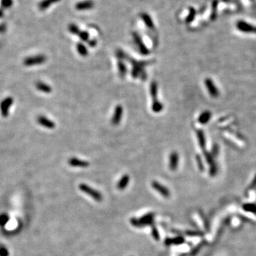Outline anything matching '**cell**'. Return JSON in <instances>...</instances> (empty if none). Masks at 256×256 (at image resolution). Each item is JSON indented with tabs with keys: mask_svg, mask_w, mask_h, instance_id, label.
I'll use <instances>...</instances> for the list:
<instances>
[{
	"mask_svg": "<svg viewBox=\"0 0 256 256\" xmlns=\"http://www.w3.org/2000/svg\"><path fill=\"white\" fill-rule=\"evenodd\" d=\"M155 214L149 213L147 214L143 215L142 218L140 219H137L132 218L130 220V223L133 225L134 226L136 227H142L144 226H147V225H152L153 224V218Z\"/></svg>",
	"mask_w": 256,
	"mask_h": 256,
	"instance_id": "cell-1",
	"label": "cell"
},
{
	"mask_svg": "<svg viewBox=\"0 0 256 256\" xmlns=\"http://www.w3.org/2000/svg\"><path fill=\"white\" fill-rule=\"evenodd\" d=\"M79 188L80 191H82L84 193H86L88 195L91 196L93 199L96 201H101L103 200V196L102 194L100 193L98 191L93 189V188H91L87 184H80L79 185Z\"/></svg>",
	"mask_w": 256,
	"mask_h": 256,
	"instance_id": "cell-2",
	"label": "cell"
},
{
	"mask_svg": "<svg viewBox=\"0 0 256 256\" xmlns=\"http://www.w3.org/2000/svg\"><path fill=\"white\" fill-rule=\"evenodd\" d=\"M47 56L44 55H37L34 56L27 57L24 60V65L26 66H33L43 64L47 61Z\"/></svg>",
	"mask_w": 256,
	"mask_h": 256,
	"instance_id": "cell-3",
	"label": "cell"
},
{
	"mask_svg": "<svg viewBox=\"0 0 256 256\" xmlns=\"http://www.w3.org/2000/svg\"><path fill=\"white\" fill-rule=\"evenodd\" d=\"M14 103V99L11 97H7L0 103V112L3 117H7L9 115V108Z\"/></svg>",
	"mask_w": 256,
	"mask_h": 256,
	"instance_id": "cell-4",
	"label": "cell"
},
{
	"mask_svg": "<svg viewBox=\"0 0 256 256\" xmlns=\"http://www.w3.org/2000/svg\"><path fill=\"white\" fill-rule=\"evenodd\" d=\"M133 38L134 41L135 42L136 45L137 46L138 49L140 52V53L144 56L148 55L149 53V50L147 49V47L145 46V44H144V42L142 41L141 37H140L139 34L137 33L134 32L133 33Z\"/></svg>",
	"mask_w": 256,
	"mask_h": 256,
	"instance_id": "cell-5",
	"label": "cell"
},
{
	"mask_svg": "<svg viewBox=\"0 0 256 256\" xmlns=\"http://www.w3.org/2000/svg\"><path fill=\"white\" fill-rule=\"evenodd\" d=\"M151 184L154 189H155L156 191H158L164 197L168 198L170 196V192H169L168 188L165 187L164 186H163L162 184H159L158 182H157V181H152Z\"/></svg>",
	"mask_w": 256,
	"mask_h": 256,
	"instance_id": "cell-6",
	"label": "cell"
},
{
	"mask_svg": "<svg viewBox=\"0 0 256 256\" xmlns=\"http://www.w3.org/2000/svg\"><path fill=\"white\" fill-rule=\"evenodd\" d=\"M122 114H123V107L121 105H117L115 107L114 113L112 117V124L113 125H117L121 122L122 117Z\"/></svg>",
	"mask_w": 256,
	"mask_h": 256,
	"instance_id": "cell-7",
	"label": "cell"
},
{
	"mask_svg": "<svg viewBox=\"0 0 256 256\" xmlns=\"http://www.w3.org/2000/svg\"><path fill=\"white\" fill-rule=\"evenodd\" d=\"M179 161V157L178 153L176 152H172L169 155V169L172 171H175L178 168Z\"/></svg>",
	"mask_w": 256,
	"mask_h": 256,
	"instance_id": "cell-8",
	"label": "cell"
},
{
	"mask_svg": "<svg viewBox=\"0 0 256 256\" xmlns=\"http://www.w3.org/2000/svg\"><path fill=\"white\" fill-rule=\"evenodd\" d=\"M37 122L40 125L47 129H53L56 127L55 122L45 116H38L37 117Z\"/></svg>",
	"mask_w": 256,
	"mask_h": 256,
	"instance_id": "cell-9",
	"label": "cell"
},
{
	"mask_svg": "<svg viewBox=\"0 0 256 256\" xmlns=\"http://www.w3.org/2000/svg\"><path fill=\"white\" fill-rule=\"evenodd\" d=\"M68 162L71 167H80V168H86V167H89L90 165L88 161L81 160V159L76 158V157H72V158L69 159Z\"/></svg>",
	"mask_w": 256,
	"mask_h": 256,
	"instance_id": "cell-10",
	"label": "cell"
},
{
	"mask_svg": "<svg viewBox=\"0 0 256 256\" xmlns=\"http://www.w3.org/2000/svg\"><path fill=\"white\" fill-rule=\"evenodd\" d=\"M205 84L208 90H209V93H210V95H212L213 97H215V96H217V95H218V90H217V88H215V85L213 84L212 80L210 79V78H206L205 80Z\"/></svg>",
	"mask_w": 256,
	"mask_h": 256,
	"instance_id": "cell-11",
	"label": "cell"
},
{
	"mask_svg": "<svg viewBox=\"0 0 256 256\" xmlns=\"http://www.w3.org/2000/svg\"><path fill=\"white\" fill-rule=\"evenodd\" d=\"M130 182V176L128 174H125L122 176L120 180L117 183V187L119 190H124L128 186Z\"/></svg>",
	"mask_w": 256,
	"mask_h": 256,
	"instance_id": "cell-12",
	"label": "cell"
},
{
	"mask_svg": "<svg viewBox=\"0 0 256 256\" xmlns=\"http://www.w3.org/2000/svg\"><path fill=\"white\" fill-rule=\"evenodd\" d=\"M94 4L92 1H84L81 2H78L76 5V8L78 10H86L93 8Z\"/></svg>",
	"mask_w": 256,
	"mask_h": 256,
	"instance_id": "cell-13",
	"label": "cell"
},
{
	"mask_svg": "<svg viewBox=\"0 0 256 256\" xmlns=\"http://www.w3.org/2000/svg\"><path fill=\"white\" fill-rule=\"evenodd\" d=\"M36 88L39 90V91L42 92L44 93H50L51 92L52 88L49 85L45 83L40 82L38 81L36 83Z\"/></svg>",
	"mask_w": 256,
	"mask_h": 256,
	"instance_id": "cell-14",
	"label": "cell"
},
{
	"mask_svg": "<svg viewBox=\"0 0 256 256\" xmlns=\"http://www.w3.org/2000/svg\"><path fill=\"white\" fill-rule=\"evenodd\" d=\"M60 1L61 0H42L41 2L38 4V9L40 10H45L49 8L51 5Z\"/></svg>",
	"mask_w": 256,
	"mask_h": 256,
	"instance_id": "cell-15",
	"label": "cell"
},
{
	"mask_svg": "<svg viewBox=\"0 0 256 256\" xmlns=\"http://www.w3.org/2000/svg\"><path fill=\"white\" fill-rule=\"evenodd\" d=\"M184 242V238L183 237H176L175 238H167L164 240V243L167 245H170L171 244H175V245H180V244Z\"/></svg>",
	"mask_w": 256,
	"mask_h": 256,
	"instance_id": "cell-16",
	"label": "cell"
},
{
	"mask_svg": "<svg viewBox=\"0 0 256 256\" xmlns=\"http://www.w3.org/2000/svg\"><path fill=\"white\" fill-rule=\"evenodd\" d=\"M157 83L155 81H153L151 83L150 85V95L151 97L152 98L153 101H157Z\"/></svg>",
	"mask_w": 256,
	"mask_h": 256,
	"instance_id": "cell-17",
	"label": "cell"
},
{
	"mask_svg": "<svg viewBox=\"0 0 256 256\" xmlns=\"http://www.w3.org/2000/svg\"><path fill=\"white\" fill-rule=\"evenodd\" d=\"M196 135H197V138H198V140H199L200 147L203 149L206 147V139H205V136H204V134H203V131L201 130H196Z\"/></svg>",
	"mask_w": 256,
	"mask_h": 256,
	"instance_id": "cell-18",
	"label": "cell"
},
{
	"mask_svg": "<svg viewBox=\"0 0 256 256\" xmlns=\"http://www.w3.org/2000/svg\"><path fill=\"white\" fill-rule=\"evenodd\" d=\"M142 20L144 21V24H145L146 26H147V27H149L150 29H155V24H154V23L152 22V20L151 17H150L149 15L147 14H142L141 15Z\"/></svg>",
	"mask_w": 256,
	"mask_h": 256,
	"instance_id": "cell-19",
	"label": "cell"
},
{
	"mask_svg": "<svg viewBox=\"0 0 256 256\" xmlns=\"http://www.w3.org/2000/svg\"><path fill=\"white\" fill-rule=\"evenodd\" d=\"M117 68H118V71H119V75L121 78H123L124 76H125L127 74V67L125 64L122 62V60H119L117 62Z\"/></svg>",
	"mask_w": 256,
	"mask_h": 256,
	"instance_id": "cell-20",
	"label": "cell"
},
{
	"mask_svg": "<svg viewBox=\"0 0 256 256\" xmlns=\"http://www.w3.org/2000/svg\"><path fill=\"white\" fill-rule=\"evenodd\" d=\"M211 116V113H210L209 111H205V112L202 113L201 115L199 117L198 121H199L201 124H206V123L209 122Z\"/></svg>",
	"mask_w": 256,
	"mask_h": 256,
	"instance_id": "cell-21",
	"label": "cell"
},
{
	"mask_svg": "<svg viewBox=\"0 0 256 256\" xmlns=\"http://www.w3.org/2000/svg\"><path fill=\"white\" fill-rule=\"evenodd\" d=\"M76 49L78 53L82 56H86L88 54V51L86 46H84L82 43H78L76 46Z\"/></svg>",
	"mask_w": 256,
	"mask_h": 256,
	"instance_id": "cell-22",
	"label": "cell"
},
{
	"mask_svg": "<svg viewBox=\"0 0 256 256\" xmlns=\"http://www.w3.org/2000/svg\"><path fill=\"white\" fill-rule=\"evenodd\" d=\"M152 110L153 112L156 113H160L163 110V105L158 100L156 101H153L152 105Z\"/></svg>",
	"mask_w": 256,
	"mask_h": 256,
	"instance_id": "cell-23",
	"label": "cell"
},
{
	"mask_svg": "<svg viewBox=\"0 0 256 256\" xmlns=\"http://www.w3.org/2000/svg\"><path fill=\"white\" fill-rule=\"evenodd\" d=\"M68 30H69V32L71 33V34H75V35H78V34H79L80 32L79 28H78V26H76V24H71L70 25H69Z\"/></svg>",
	"mask_w": 256,
	"mask_h": 256,
	"instance_id": "cell-24",
	"label": "cell"
},
{
	"mask_svg": "<svg viewBox=\"0 0 256 256\" xmlns=\"http://www.w3.org/2000/svg\"><path fill=\"white\" fill-rule=\"evenodd\" d=\"M243 209L251 213H256V206L254 204H245L243 206Z\"/></svg>",
	"mask_w": 256,
	"mask_h": 256,
	"instance_id": "cell-25",
	"label": "cell"
},
{
	"mask_svg": "<svg viewBox=\"0 0 256 256\" xmlns=\"http://www.w3.org/2000/svg\"><path fill=\"white\" fill-rule=\"evenodd\" d=\"M78 36H79L80 39L83 41H88L89 40V34L87 32H83V31L81 32L80 31L78 34Z\"/></svg>",
	"mask_w": 256,
	"mask_h": 256,
	"instance_id": "cell-26",
	"label": "cell"
},
{
	"mask_svg": "<svg viewBox=\"0 0 256 256\" xmlns=\"http://www.w3.org/2000/svg\"><path fill=\"white\" fill-rule=\"evenodd\" d=\"M9 220V217L7 214H2L0 215V225L5 226Z\"/></svg>",
	"mask_w": 256,
	"mask_h": 256,
	"instance_id": "cell-27",
	"label": "cell"
},
{
	"mask_svg": "<svg viewBox=\"0 0 256 256\" xmlns=\"http://www.w3.org/2000/svg\"><path fill=\"white\" fill-rule=\"evenodd\" d=\"M152 235L153 238H155L156 240H160V236H159L158 230H157V229L156 228L155 226H153L152 228Z\"/></svg>",
	"mask_w": 256,
	"mask_h": 256,
	"instance_id": "cell-28",
	"label": "cell"
},
{
	"mask_svg": "<svg viewBox=\"0 0 256 256\" xmlns=\"http://www.w3.org/2000/svg\"><path fill=\"white\" fill-rule=\"evenodd\" d=\"M9 253L5 245H0V256H9Z\"/></svg>",
	"mask_w": 256,
	"mask_h": 256,
	"instance_id": "cell-29",
	"label": "cell"
},
{
	"mask_svg": "<svg viewBox=\"0 0 256 256\" xmlns=\"http://www.w3.org/2000/svg\"><path fill=\"white\" fill-rule=\"evenodd\" d=\"M12 0H2L1 1V5L4 8H9L12 5Z\"/></svg>",
	"mask_w": 256,
	"mask_h": 256,
	"instance_id": "cell-30",
	"label": "cell"
},
{
	"mask_svg": "<svg viewBox=\"0 0 256 256\" xmlns=\"http://www.w3.org/2000/svg\"><path fill=\"white\" fill-rule=\"evenodd\" d=\"M196 161H197L198 166H199V168L200 170L203 171V169H204V167H203V162H202L201 158V157H200V156H199V155L196 156Z\"/></svg>",
	"mask_w": 256,
	"mask_h": 256,
	"instance_id": "cell-31",
	"label": "cell"
},
{
	"mask_svg": "<svg viewBox=\"0 0 256 256\" xmlns=\"http://www.w3.org/2000/svg\"><path fill=\"white\" fill-rule=\"evenodd\" d=\"M194 14H195V13H194V10H191V11H190V14L188 16L187 19H186V22H187V23L191 22V21L193 20V19L194 18Z\"/></svg>",
	"mask_w": 256,
	"mask_h": 256,
	"instance_id": "cell-32",
	"label": "cell"
},
{
	"mask_svg": "<svg viewBox=\"0 0 256 256\" xmlns=\"http://www.w3.org/2000/svg\"><path fill=\"white\" fill-rule=\"evenodd\" d=\"M201 233L199 232H195V231H187L186 232V235H188V236H201Z\"/></svg>",
	"mask_w": 256,
	"mask_h": 256,
	"instance_id": "cell-33",
	"label": "cell"
},
{
	"mask_svg": "<svg viewBox=\"0 0 256 256\" xmlns=\"http://www.w3.org/2000/svg\"><path fill=\"white\" fill-rule=\"evenodd\" d=\"M96 44H97V41H96V40H91V41L89 42L90 47H95V46L96 45Z\"/></svg>",
	"mask_w": 256,
	"mask_h": 256,
	"instance_id": "cell-34",
	"label": "cell"
},
{
	"mask_svg": "<svg viewBox=\"0 0 256 256\" xmlns=\"http://www.w3.org/2000/svg\"><path fill=\"white\" fill-rule=\"evenodd\" d=\"M2 16H3V11L2 10H0V18H1V17Z\"/></svg>",
	"mask_w": 256,
	"mask_h": 256,
	"instance_id": "cell-35",
	"label": "cell"
}]
</instances>
